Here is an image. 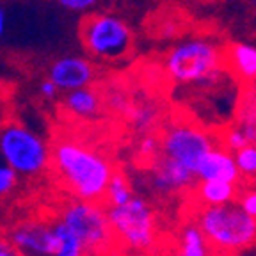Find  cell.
<instances>
[{
    "instance_id": "1",
    "label": "cell",
    "mask_w": 256,
    "mask_h": 256,
    "mask_svg": "<svg viewBox=\"0 0 256 256\" xmlns=\"http://www.w3.org/2000/svg\"><path fill=\"white\" fill-rule=\"evenodd\" d=\"M52 168L60 184L82 201H105L114 169L107 156L75 139H60L52 148Z\"/></svg>"
},
{
    "instance_id": "2",
    "label": "cell",
    "mask_w": 256,
    "mask_h": 256,
    "mask_svg": "<svg viewBox=\"0 0 256 256\" xmlns=\"http://www.w3.org/2000/svg\"><path fill=\"white\" fill-rule=\"evenodd\" d=\"M196 222L219 254L240 251L256 242V217L249 216L233 201L203 204L196 212Z\"/></svg>"
},
{
    "instance_id": "3",
    "label": "cell",
    "mask_w": 256,
    "mask_h": 256,
    "mask_svg": "<svg viewBox=\"0 0 256 256\" xmlns=\"http://www.w3.org/2000/svg\"><path fill=\"white\" fill-rule=\"evenodd\" d=\"M78 40L92 59L104 62L126 60L136 50V34L120 16L91 12L78 24Z\"/></svg>"
},
{
    "instance_id": "4",
    "label": "cell",
    "mask_w": 256,
    "mask_h": 256,
    "mask_svg": "<svg viewBox=\"0 0 256 256\" xmlns=\"http://www.w3.org/2000/svg\"><path fill=\"white\" fill-rule=\"evenodd\" d=\"M0 155L25 178L43 174L52 164V150L46 140L16 121L0 126Z\"/></svg>"
},
{
    "instance_id": "5",
    "label": "cell",
    "mask_w": 256,
    "mask_h": 256,
    "mask_svg": "<svg viewBox=\"0 0 256 256\" xmlns=\"http://www.w3.org/2000/svg\"><path fill=\"white\" fill-rule=\"evenodd\" d=\"M107 210L116 244L137 252L150 251L155 246V212L144 198L134 196L128 203L121 206H108Z\"/></svg>"
},
{
    "instance_id": "6",
    "label": "cell",
    "mask_w": 256,
    "mask_h": 256,
    "mask_svg": "<svg viewBox=\"0 0 256 256\" xmlns=\"http://www.w3.org/2000/svg\"><path fill=\"white\" fill-rule=\"evenodd\" d=\"M59 219L78 236L88 252L102 254L116 244V236L108 220V210L96 201H73L64 206Z\"/></svg>"
},
{
    "instance_id": "7",
    "label": "cell",
    "mask_w": 256,
    "mask_h": 256,
    "mask_svg": "<svg viewBox=\"0 0 256 256\" xmlns=\"http://www.w3.org/2000/svg\"><path fill=\"white\" fill-rule=\"evenodd\" d=\"M220 68L219 48L206 41H190L172 48L166 59L168 76L182 84L208 80Z\"/></svg>"
},
{
    "instance_id": "8",
    "label": "cell",
    "mask_w": 256,
    "mask_h": 256,
    "mask_svg": "<svg viewBox=\"0 0 256 256\" xmlns=\"http://www.w3.org/2000/svg\"><path fill=\"white\" fill-rule=\"evenodd\" d=\"M212 136L194 123H174L160 137V153L187 166L196 172L198 164L210 150H214Z\"/></svg>"
},
{
    "instance_id": "9",
    "label": "cell",
    "mask_w": 256,
    "mask_h": 256,
    "mask_svg": "<svg viewBox=\"0 0 256 256\" xmlns=\"http://www.w3.org/2000/svg\"><path fill=\"white\" fill-rule=\"evenodd\" d=\"M11 242L24 256H59L62 249L56 220H25L11 232Z\"/></svg>"
},
{
    "instance_id": "10",
    "label": "cell",
    "mask_w": 256,
    "mask_h": 256,
    "mask_svg": "<svg viewBox=\"0 0 256 256\" xmlns=\"http://www.w3.org/2000/svg\"><path fill=\"white\" fill-rule=\"evenodd\" d=\"M46 76L59 88V91L68 92L73 89L91 86L96 76V70L88 57L62 56L57 57L48 66Z\"/></svg>"
},
{
    "instance_id": "11",
    "label": "cell",
    "mask_w": 256,
    "mask_h": 256,
    "mask_svg": "<svg viewBox=\"0 0 256 256\" xmlns=\"http://www.w3.org/2000/svg\"><path fill=\"white\" fill-rule=\"evenodd\" d=\"M153 190L164 196H171L174 192H184L194 187L198 174L187 166L180 164L172 158H168L160 153L152 168Z\"/></svg>"
},
{
    "instance_id": "12",
    "label": "cell",
    "mask_w": 256,
    "mask_h": 256,
    "mask_svg": "<svg viewBox=\"0 0 256 256\" xmlns=\"http://www.w3.org/2000/svg\"><path fill=\"white\" fill-rule=\"evenodd\" d=\"M220 70L240 86H251L256 80V48L242 43H228L219 48Z\"/></svg>"
},
{
    "instance_id": "13",
    "label": "cell",
    "mask_w": 256,
    "mask_h": 256,
    "mask_svg": "<svg viewBox=\"0 0 256 256\" xmlns=\"http://www.w3.org/2000/svg\"><path fill=\"white\" fill-rule=\"evenodd\" d=\"M198 180H226L238 182L240 171L236 166L235 155L226 150L214 148L201 158L196 169Z\"/></svg>"
},
{
    "instance_id": "14",
    "label": "cell",
    "mask_w": 256,
    "mask_h": 256,
    "mask_svg": "<svg viewBox=\"0 0 256 256\" xmlns=\"http://www.w3.org/2000/svg\"><path fill=\"white\" fill-rule=\"evenodd\" d=\"M176 256H220L203 233L196 219L185 220L178 232Z\"/></svg>"
},
{
    "instance_id": "15",
    "label": "cell",
    "mask_w": 256,
    "mask_h": 256,
    "mask_svg": "<svg viewBox=\"0 0 256 256\" xmlns=\"http://www.w3.org/2000/svg\"><path fill=\"white\" fill-rule=\"evenodd\" d=\"M64 108L75 118L80 120H88V118H94L102 107V100L100 94L88 86V88H80V89H73L64 94L62 100Z\"/></svg>"
},
{
    "instance_id": "16",
    "label": "cell",
    "mask_w": 256,
    "mask_h": 256,
    "mask_svg": "<svg viewBox=\"0 0 256 256\" xmlns=\"http://www.w3.org/2000/svg\"><path fill=\"white\" fill-rule=\"evenodd\" d=\"M196 194L203 204H226L236 196L235 182L226 180H200L196 185Z\"/></svg>"
},
{
    "instance_id": "17",
    "label": "cell",
    "mask_w": 256,
    "mask_h": 256,
    "mask_svg": "<svg viewBox=\"0 0 256 256\" xmlns=\"http://www.w3.org/2000/svg\"><path fill=\"white\" fill-rule=\"evenodd\" d=\"M132 188L128 185L126 178H124L123 172H114L108 182L107 194H105V201H107L108 206H121V204L128 203L132 200Z\"/></svg>"
},
{
    "instance_id": "18",
    "label": "cell",
    "mask_w": 256,
    "mask_h": 256,
    "mask_svg": "<svg viewBox=\"0 0 256 256\" xmlns=\"http://www.w3.org/2000/svg\"><path fill=\"white\" fill-rule=\"evenodd\" d=\"M235 160L240 174L248 178H256V142H251L238 150L235 153Z\"/></svg>"
},
{
    "instance_id": "19",
    "label": "cell",
    "mask_w": 256,
    "mask_h": 256,
    "mask_svg": "<svg viewBox=\"0 0 256 256\" xmlns=\"http://www.w3.org/2000/svg\"><path fill=\"white\" fill-rule=\"evenodd\" d=\"M128 120L132 121L137 130H146V128L153 126V123L156 121V110H153L148 105L128 108Z\"/></svg>"
},
{
    "instance_id": "20",
    "label": "cell",
    "mask_w": 256,
    "mask_h": 256,
    "mask_svg": "<svg viewBox=\"0 0 256 256\" xmlns=\"http://www.w3.org/2000/svg\"><path fill=\"white\" fill-rule=\"evenodd\" d=\"M18 172L11 168L4 160V156L0 155V200L11 194L18 185Z\"/></svg>"
},
{
    "instance_id": "21",
    "label": "cell",
    "mask_w": 256,
    "mask_h": 256,
    "mask_svg": "<svg viewBox=\"0 0 256 256\" xmlns=\"http://www.w3.org/2000/svg\"><path fill=\"white\" fill-rule=\"evenodd\" d=\"M222 144L224 148L232 150V152H238V150H242L244 146H248V144H251V140H249L248 134L244 132V128L236 126V128H232V130H228V132L224 134V139H222Z\"/></svg>"
},
{
    "instance_id": "22",
    "label": "cell",
    "mask_w": 256,
    "mask_h": 256,
    "mask_svg": "<svg viewBox=\"0 0 256 256\" xmlns=\"http://www.w3.org/2000/svg\"><path fill=\"white\" fill-rule=\"evenodd\" d=\"M158 155H160V139H156L153 136H146L139 144V156L144 160L155 162Z\"/></svg>"
},
{
    "instance_id": "23",
    "label": "cell",
    "mask_w": 256,
    "mask_h": 256,
    "mask_svg": "<svg viewBox=\"0 0 256 256\" xmlns=\"http://www.w3.org/2000/svg\"><path fill=\"white\" fill-rule=\"evenodd\" d=\"M59 8L72 12H88L100 4L102 0H54Z\"/></svg>"
},
{
    "instance_id": "24",
    "label": "cell",
    "mask_w": 256,
    "mask_h": 256,
    "mask_svg": "<svg viewBox=\"0 0 256 256\" xmlns=\"http://www.w3.org/2000/svg\"><path fill=\"white\" fill-rule=\"evenodd\" d=\"M242 107L244 108H242V114H240V123L251 124L256 136V98L254 96H252L249 102H244Z\"/></svg>"
},
{
    "instance_id": "25",
    "label": "cell",
    "mask_w": 256,
    "mask_h": 256,
    "mask_svg": "<svg viewBox=\"0 0 256 256\" xmlns=\"http://www.w3.org/2000/svg\"><path fill=\"white\" fill-rule=\"evenodd\" d=\"M236 203L240 204V208H242L244 212H248L249 216L256 217V190L254 188H252V190L242 192V196L238 198Z\"/></svg>"
},
{
    "instance_id": "26",
    "label": "cell",
    "mask_w": 256,
    "mask_h": 256,
    "mask_svg": "<svg viewBox=\"0 0 256 256\" xmlns=\"http://www.w3.org/2000/svg\"><path fill=\"white\" fill-rule=\"evenodd\" d=\"M40 92H41V96H44L46 100H56L57 98V94H59V88H57L56 84H54L52 80L48 78H44L43 82L40 84Z\"/></svg>"
},
{
    "instance_id": "27",
    "label": "cell",
    "mask_w": 256,
    "mask_h": 256,
    "mask_svg": "<svg viewBox=\"0 0 256 256\" xmlns=\"http://www.w3.org/2000/svg\"><path fill=\"white\" fill-rule=\"evenodd\" d=\"M0 256H24L12 242L0 238Z\"/></svg>"
},
{
    "instance_id": "28",
    "label": "cell",
    "mask_w": 256,
    "mask_h": 256,
    "mask_svg": "<svg viewBox=\"0 0 256 256\" xmlns=\"http://www.w3.org/2000/svg\"><path fill=\"white\" fill-rule=\"evenodd\" d=\"M6 27H8V16H6V11H4V9L0 8V40L4 38Z\"/></svg>"
},
{
    "instance_id": "29",
    "label": "cell",
    "mask_w": 256,
    "mask_h": 256,
    "mask_svg": "<svg viewBox=\"0 0 256 256\" xmlns=\"http://www.w3.org/2000/svg\"><path fill=\"white\" fill-rule=\"evenodd\" d=\"M242 2H246V4H251V6H256V0H242Z\"/></svg>"
}]
</instances>
